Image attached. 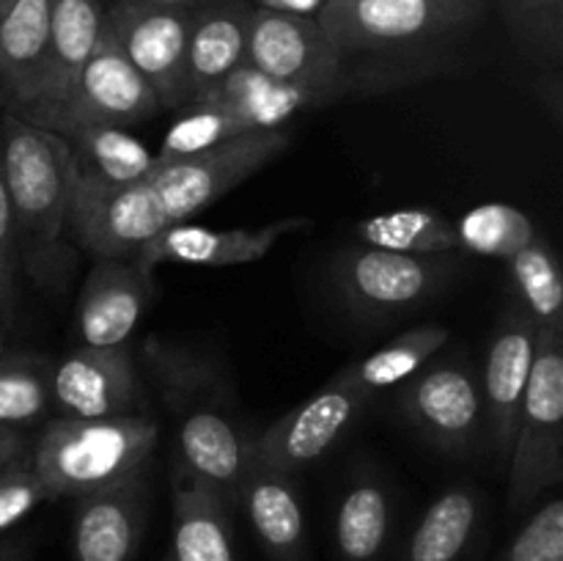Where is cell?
I'll list each match as a JSON object with an SVG mask.
<instances>
[{"mask_svg": "<svg viewBox=\"0 0 563 561\" xmlns=\"http://www.w3.org/2000/svg\"><path fill=\"white\" fill-rule=\"evenodd\" d=\"M286 130L247 132L192 157L157 163L152 174L126 185H108L75 170L69 204L71 242L91 258H135L159 231L203 212L286 152Z\"/></svg>", "mask_w": 563, "mask_h": 561, "instance_id": "obj_1", "label": "cell"}, {"mask_svg": "<svg viewBox=\"0 0 563 561\" xmlns=\"http://www.w3.org/2000/svg\"><path fill=\"white\" fill-rule=\"evenodd\" d=\"M0 163L20 270L49 297L64 295L75 270V242L69 237L75 152L66 138L36 127L14 110H3Z\"/></svg>", "mask_w": 563, "mask_h": 561, "instance_id": "obj_2", "label": "cell"}, {"mask_svg": "<svg viewBox=\"0 0 563 561\" xmlns=\"http://www.w3.org/2000/svg\"><path fill=\"white\" fill-rule=\"evenodd\" d=\"M143 366L159 388L176 429V471L207 484L236 509L242 476L251 462V438L234 413L220 369L185 344L148 336L137 344Z\"/></svg>", "mask_w": 563, "mask_h": 561, "instance_id": "obj_3", "label": "cell"}, {"mask_svg": "<svg viewBox=\"0 0 563 561\" xmlns=\"http://www.w3.org/2000/svg\"><path fill=\"white\" fill-rule=\"evenodd\" d=\"M159 440L148 416L53 418L27 443V457L49 498H77L143 471Z\"/></svg>", "mask_w": 563, "mask_h": 561, "instance_id": "obj_4", "label": "cell"}, {"mask_svg": "<svg viewBox=\"0 0 563 561\" xmlns=\"http://www.w3.org/2000/svg\"><path fill=\"white\" fill-rule=\"evenodd\" d=\"M509 509L537 504L563 479V336L539 333L509 451Z\"/></svg>", "mask_w": 563, "mask_h": 561, "instance_id": "obj_5", "label": "cell"}, {"mask_svg": "<svg viewBox=\"0 0 563 561\" xmlns=\"http://www.w3.org/2000/svg\"><path fill=\"white\" fill-rule=\"evenodd\" d=\"M482 14L484 0H355L322 9L317 22L346 58L429 47L467 31Z\"/></svg>", "mask_w": 563, "mask_h": 561, "instance_id": "obj_6", "label": "cell"}, {"mask_svg": "<svg viewBox=\"0 0 563 561\" xmlns=\"http://www.w3.org/2000/svg\"><path fill=\"white\" fill-rule=\"evenodd\" d=\"M460 273L454 253L412 256L355 245L333 258V280L346 306L363 319H385L427 306Z\"/></svg>", "mask_w": 563, "mask_h": 561, "instance_id": "obj_7", "label": "cell"}, {"mask_svg": "<svg viewBox=\"0 0 563 561\" xmlns=\"http://www.w3.org/2000/svg\"><path fill=\"white\" fill-rule=\"evenodd\" d=\"M163 110L141 72L121 53L119 42L102 28L91 58L82 66L75 88L58 108L36 116V127L66 138L82 127H130L146 121Z\"/></svg>", "mask_w": 563, "mask_h": 561, "instance_id": "obj_8", "label": "cell"}, {"mask_svg": "<svg viewBox=\"0 0 563 561\" xmlns=\"http://www.w3.org/2000/svg\"><path fill=\"white\" fill-rule=\"evenodd\" d=\"M192 9L146 0H113L104 6V28L121 53L157 94L163 110L187 108V38Z\"/></svg>", "mask_w": 563, "mask_h": 561, "instance_id": "obj_9", "label": "cell"}, {"mask_svg": "<svg viewBox=\"0 0 563 561\" xmlns=\"http://www.w3.org/2000/svg\"><path fill=\"white\" fill-rule=\"evenodd\" d=\"M245 64L273 80L311 88L328 102L344 91V55L319 28L317 16L280 14L253 6Z\"/></svg>", "mask_w": 563, "mask_h": 561, "instance_id": "obj_10", "label": "cell"}, {"mask_svg": "<svg viewBox=\"0 0 563 561\" xmlns=\"http://www.w3.org/2000/svg\"><path fill=\"white\" fill-rule=\"evenodd\" d=\"M368 399L372 396L335 374L302 405L269 424L264 432L253 435L251 460L295 476L297 471L322 460L350 432Z\"/></svg>", "mask_w": 563, "mask_h": 561, "instance_id": "obj_11", "label": "cell"}, {"mask_svg": "<svg viewBox=\"0 0 563 561\" xmlns=\"http://www.w3.org/2000/svg\"><path fill=\"white\" fill-rule=\"evenodd\" d=\"M49 396L64 418L143 416V385L130 344L77 346L53 363Z\"/></svg>", "mask_w": 563, "mask_h": 561, "instance_id": "obj_12", "label": "cell"}, {"mask_svg": "<svg viewBox=\"0 0 563 561\" xmlns=\"http://www.w3.org/2000/svg\"><path fill=\"white\" fill-rule=\"evenodd\" d=\"M407 421L445 454H462L476 443L484 424L482 385L462 363L423 366L399 385Z\"/></svg>", "mask_w": 563, "mask_h": 561, "instance_id": "obj_13", "label": "cell"}, {"mask_svg": "<svg viewBox=\"0 0 563 561\" xmlns=\"http://www.w3.org/2000/svg\"><path fill=\"white\" fill-rule=\"evenodd\" d=\"M539 330L531 314L509 297L489 336L487 361L482 374V405L487 421L493 451L500 465L509 462L511 438H515L517 410L531 377L533 355H537Z\"/></svg>", "mask_w": 563, "mask_h": 561, "instance_id": "obj_14", "label": "cell"}, {"mask_svg": "<svg viewBox=\"0 0 563 561\" xmlns=\"http://www.w3.org/2000/svg\"><path fill=\"white\" fill-rule=\"evenodd\" d=\"M148 484L137 471L75 498L71 561H132L146 534Z\"/></svg>", "mask_w": 563, "mask_h": 561, "instance_id": "obj_15", "label": "cell"}, {"mask_svg": "<svg viewBox=\"0 0 563 561\" xmlns=\"http://www.w3.org/2000/svg\"><path fill=\"white\" fill-rule=\"evenodd\" d=\"M311 220L284 218L258 229H209L179 223L159 231L137 251L135 262L154 273L159 264H190V267H236L253 264L273 251L275 242L295 231H306Z\"/></svg>", "mask_w": 563, "mask_h": 561, "instance_id": "obj_16", "label": "cell"}, {"mask_svg": "<svg viewBox=\"0 0 563 561\" xmlns=\"http://www.w3.org/2000/svg\"><path fill=\"white\" fill-rule=\"evenodd\" d=\"M152 275L135 258H93L77 300L80 346H124L152 302Z\"/></svg>", "mask_w": 563, "mask_h": 561, "instance_id": "obj_17", "label": "cell"}, {"mask_svg": "<svg viewBox=\"0 0 563 561\" xmlns=\"http://www.w3.org/2000/svg\"><path fill=\"white\" fill-rule=\"evenodd\" d=\"M104 28L102 0H49V38L36 91L20 116L36 119L58 108L75 88ZM16 113V110H14Z\"/></svg>", "mask_w": 563, "mask_h": 561, "instance_id": "obj_18", "label": "cell"}, {"mask_svg": "<svg viewBox=\"0 0 563 561\" xmlns=\"http://www.w3.org/2000/svg\"><path fill=\"white\" fill-rule=\"evenodd\" d=\"M236 506L251 520L258 544L273 561H308V526L291 473L251 460L242 476Z\"/></svg>", "mask_w": 563, "mask_h": 561, "instance_id": "obj_19", "label": "cell"}, {"mask_svg": "<svg viewBox=\"0 0 563 561\" xmlns=\"http://www.w3.org/2000/svg\"><path fill=\"white\" fill-rule=\"evenodd\" d=\"M247 0H207L192 9L187 38V108L212 94L225 77L245 64Z\"/></svg>", "mask_w": 563, "mask_h": 561, "instance_id": "obj_20", "label": "cell"}, {"mask_svg": "<svg viewBox=\"0 0 563 561\" xmlns=\"http://www.w3.org/2000/svg\"><path fill=\"white\" fill-rule=\"evenodd\" d=\"M49 0H14L0 11V102L3 110L31 105L47 55Z\"/></svg>", "mask_w": 563, "mask_h": 561, "instance_id": "obj_21", "label": "cell"}, {"mask_svg": "<svg viewBox=\"0 0 563 561\" xmlns=\"http://www.w3.org/2000/svg\"><path fill=\"white\" fill-rule=\"evenodd\" d=\"M201 102L225 110L245 132H264L284 130L291 116L319 108L328 99L311 88L273 80L253 66L242 64Z\"/></svg>", "mask_w": 563, "mask_h": 561, "instance_id": "obj_22", "label": "cell"}, {"mask_svg": "<svg viewBox=\"0 0 563 561\" xmlns=\"http://www.w3.org/2000/svg\"><path fill=\"white\" fill-rule=\"evenodd\" d=\"M231 512L214 490L176 471L170 561H234Z\"/></svg>", "mask_w": 563, "mask_h": 561, "instance_id": "obj_23", "label": "cell"}, {"mask_svg": "<svg viewBox=\"0 0 563 561\" xmlns=\"http://www.w3.org/2000/svg\"><path fill=\"white\" fill-rule=\"evenodd\" d=\"M394 531V495L388 484L363 471L335 506L333 539L339 561H383Z\"/></svg>", "mask_w": 563, "mask_h": 561, "instance_id": "obj_24", "label": "cell"}, {"mask_svg": "<svg viewBox=\"0 0 563 561\" xmlns=\"http://www.w3.org/2000/svg\"><path fill=\"white\" fill-rule=\"evenodd\" d=\"M482 528V495L467 484L443 490L412 528L401 561H465Z\"/></svg>", "mask_w": 563, "mask_h": 561, "instance_id": "obj_25", "label": "cell"}, {"mask_svg": "<svg viewBox=\"0 0 563 561\" xmlns=\"http://www.w3.org/2000/svg\"><path fill=\"white\" fill-rule=\"evenodd\" d=\"M355 234L361 245L412 253V256L460 251L456 226L443 212L429 207H405L372 215L355 226Z\"/></svg>", "mask_w": 563, "mask_h": 561, "instance_id": "obj_26", "label": "cell"}, {"mask_svg": "<svg viewBox=\"0 0 563 561\" xmlns=\"http://www.w3.org/2000/svg\"><path fill=\"white\" fill-rule=\"evenodd\" d=\"M445 341H449V330L443 324H418V328L405 330L394 341H388L383 350L372 352L363 361L350 363L339 374L346 383L361 388L363 394L374 396L379 391L401 385L412 374L421 372L429 363V358L440 352Z\"/></svg>", "mask_w": 563, "mask_h": 561, "instance_id": "obj_27", "label": "cell"}, {"mask_svg": "<svg viewBox=\"0 0 563 561\" xmlns=\"http://www.w3.org/2000/svg\"><path fill=\"white\" fill-rule=\"evenodd\" d=\"M77 170L108 185H126L157 168V157L126 127H82L66 135Z\"/></svg>", "mask_w": 563, "mask_h": 561, "instance_id": "obj_28", "label": "cell"}, {"mask_svg": "<svg viewBox=\"0 0 563 561\" xmlns=\"http://www.w3.org/2000/svg\"><path fill=\"white\" fill-rule=\"evenodd\" d=\"M517 300L531 314L539 333L563 336V278L555 251L542 234L506 258Z\"/></svg>", "mask_w": 563, "mask_h": 561, "instance_id": "obj_29", "label": "cell"}, {"mask_svg": "<svg viewBox=\"0 0 563 561\" xmlns=\"http://www.w3.org/2000/svg\"><path fill=\"white\" fill-rule=\"evenodd\" d=\"M53 361L31 350H5L0 358V427L25 429L47 418Z\"/></svg>", "mask_w": 563, "mask_h": 561, "instance_id": "obj_30", "label": "cell"}, {"mask_svg": "<svg viewBox=\"0 0 563 561\" xmlns=\"http://www.w3.org/2000/svg\"><path fill=\"white\" fill-rule=\"evenodd\" d=\"M537 237L539 231L528 212L504 201L478 204L456 223L460 248L487 258H511Z\"/></svg>", "mask_w": 563, "mask_h": 561, "instance_id": "obj_31", "label": "cell"}, {"mask_svg": "<svg viewBox=\"0 0 563 561\" xmlns=\"http://www.w3.org/2000/svg\"><path fill=\"white\" fill-rule=\"evenodd\" d=\"M185 110L187 113L165 132L163 143H159V152L154 154L157 163H174V160L192 157V154H201L207 148L220 146V143L247 135L236 124V119H231L225 110L214 108V105L198 102Z\"/></svg>", "mask_w": 563, "mask_h": 561, "instance_id": "obj_32", "label": "cell"}, {"mask_svg": "<svg viewBox=\"0 0 563 561\" xmlns=\"http://www.w3.org/2000/svg\"><path fill=\"white\" fill-rule=\"evenodd\" d=\"M495 561H563V501L539 506Z\"/></svg>", "mask_w": 563, "mask_h": 561, "instance_id": "obj_33", "label": "cell"}, {"mask_svg": "<svg viewBox=\"0 0 563 561\" xmlns=\"http://www.w3.org/2000/svg\"><path fill=\"white\" fill-rule=\"evenodd\" d=\"M511 31L539 53L559 58L563 47V0H500Z\"/></svg>", "mask_w": 563, "mask_h": 561, "instance_id": "obj_34", "label": "cell"}, {"mask_svg": "<svg viewBox=\"0 0 563 561\" xmlns=\"http://www.w3.org/2000/svg\"><path fill=\"white\" fill-rule=\"evenodd\" d=\"M49 493L33 468L27 449L0 471V537L20 526L31 512L47 504Z\"/></svg>", "mask_w": 563, "mask_h": 561, "instance_id": "obj_35", "label": "cell"}, {"mask_svg": "<svg viewBox=\"0 0 563 561\" xmlns=\"http://www.w3.org/2000/svg\"><path fill=\"white\" fill-rule=\"evenodd\" d=\"M20 253H16L14 218H11L9 193L3 182V163H0V324H11L20 300Z\"/></svg>", "mask_w": 563, "mask_h": 561, "instance_id": "obj_36", "label": "cell"}, {"mask_svg": "<svg viewBox=\"0 0 563 561\" xmlns=\"http://www.w3.org/2000/svg\"><path fill=\"white\" fill-rule=\"evenodd\" d=\"M256 9L280 11V14H297V16H317L322 11L324 0H253Z\"/></svg>", "mask_w": 563, "mask_h": 561, "instance_id": "obj_37", "label": "cell"}, {"mask_svg": "<svg viewBox=\"0 0 563 561\" xmlns=\"http://www.w3.org/2000/svg\"><path fill=\"white\" fill-rule=\"evenodd\" d=\"M25 449H27V438L20 432V429L0 427V471H3L11 460H16Z\"/></svg>", "mask_w": 563, "mask_h": 561, "instance_id": "obj_38", "label": "cell"}, {"mask_svg": "<svg viewBox=\"0 0 563 561\" xmlns=\"http://www.w3.org/2000/svg\"><path fill=\"white\" fill-rule=\"evenodd\" d=\"M31 559V548L25 539H3L0 542V561H27Z\"/></svg>", "mask_w": 563, "mask_h": 561, "instance_id": "obj_39", "label": "cell"}, {"mask_svg": "<svg viewBox=\"0 0 563 561\" xmlns=\"http://www.w3.org/2000/svg\"><path fill=\"white\" fill-rule=\"evenodd\" d=\"M146 3H159V6H185V9H196V6L207 3V0H146Z\"/></svg>", "mask_w": 563, "mask_h": 561, "instance_id": "obj_40", "label": "cell"}, {"mask_svg": "<svg viewBox=\"0 0 563 561\" xmlns=\"http://www.w3.org/2000/svg\"><path fill=\"white\" fill-rule=\"evenodd\" d=\"M355 3V0H324L322 9H341V6H350Z\"/></svg>", "mask_w": 563, "mask_h": 561, "instance_id": "obj_41", "label": "cell"}, {"mask_svg": "<svg viewBox=\"0 0 563 561\" xmlns=\"http://www.w3.org/2000/svg\"><path fill=\"white\" fill-rule=\"evenodd\" d=\"M5 352V341H3V330H0V358H3Z\"/></svg>", "mask_w": 563, "mask_h": 561, "instance_id": "obj_42", "label": "cell"}, {"mask_svg": "<svg viewBox=\"0 0 563 561\" xmlns=\"http://www.w3.org/2000/svg\"><path fill=\"white\" fill-rule=\"evenodd\" d=\"M11 3H14V0H0V11H3L5 6H11Z\"/></svg>", "mask_w": 563, "mask_h": 561, "instance_id": "obj_43", "label": "cell"}, {"mask_svg": "<svg viewBox=\"0 0 563 561\" xmlns=\"http://www.w3.org/2000/svg\"><path fill=\"white\" fill-rule=\"evenodd\" d=\"M165 561H170V556H168V559H165Z\"/></svg>", "mask_w": 563, "mask_h": 561, "instance_id": "obj_44", "label": "cell"}]
</instances>
